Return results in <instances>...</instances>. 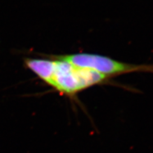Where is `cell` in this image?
<instances>
[{
  "label": "cell",
  "instance_id": "obj_1",
  "mask_svg": "<svg viewBox=\"0 0 153 153\" xmlns=\"http://www.w3.org/2000/svg\"><path fill=\"white\" fill-rule=\"evenodd\" d=\"M51 74L46 83L60 94L71 100L79 93L97 85L107 84L111 78L96 71L80 68L51 56Z\"/></svg>",
  "mask_w": 153,
  "mask_h": 153
},
{
  "label": "cell",
  "instance_id": "obj_2",
  "mask_svg": "<svg viewBox=\"0 0 153 153\" xmlns=\"http://www.w3.org/2000/svg\"><path fill=\"white\" fill-rule=\"evenodd\" d=\"M51 57L68 62L80 68L93 70L110 78L133 72L153 73V65H135L124 63L99 54L76 53L52 56Z\"/></svg>",
  "mask_w": 153,
  "mask_h": 153
}]
</instances>
